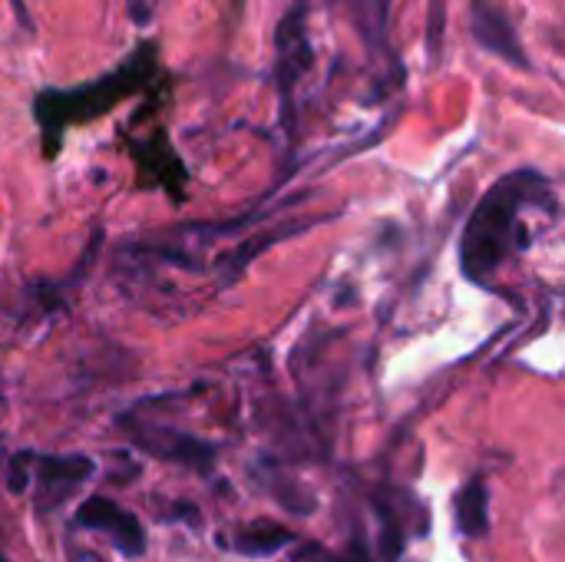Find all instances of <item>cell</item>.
<instances>
[{"label": "cell", "instance_id": "cell-1", "mask_svg": "<svg viewBox=\"0 0 565 562\" xmlns=\"http://www.w3.org/2000/svg\"><path fill=\"white\" fill-rule=\"evenodd\" d=\"M526 212H556V189L543 172L516 169L487 189L460 238V265L470 282L483 285L513 252L530 248Z\"/></svg>", "mask_w": 565, "mask_h": 562}, {"label": "cell", "instance_id": "cell-2", "mask_svg": "<svg viewBox=\"0 0 565 562\" xmlns=\"http://www.w3.org/2000/svg\"><path fill=\"white\" fill-rule=\"evenodd\" d=\"M156 70H159V50H156V43L146 40L116 70H109L103 76L83 83V86H73V89H40L33 96V119L40 123L46 156L56 152L60 136H63L66 126L86 123L93 116H103L119 99H126L139 86H146Z\"/></svg>", "mask_w": 565, "mask_h": 562}, {"label": "cell", "instance_id": "cell-3", "mask_svg": "<svg viewBox=\"0 0 565 562\" xmlns=\"http://www.w3.org/2000/svg\"><path fill=\"white\" fill-rule=\"evenodd\" d=\"M308 17H311V0H291L281 23L275 26V83L281 93L285 119H291V96L298 79L315 63L311 40H308Z\"/></svg>", "mask_w": 565, "mask_h": 562}, {"label": "cell", "instance_id": "cell-4", "mask_svg": "<svg viewBox=\"0 0 565 562\" xmlns=\"http://www.w3.org/2000/svg\"><path fill=\"white\" fill-rule=\"evenodd\" d=\"M93 460L70 454V457H46L33 454L30 457V484H33V503L40 513H50L60 507L66 497H73L89 477H93Z\"/></svg>", "mask_w": 565, "mask_h": 562}, {"label": "cell", "instance_id": "cell-5", "mask_svg": "<svg viewBox=\"0 0 565 562\" xmlns=\"http://www.w3.org/2000/svg\"><path fill=\"white\" fill-rule=\"evenodd\" d=\"M470 30L480 50L500 56L503 63L516 66V70H533V60L513 26V20L507 17V10L497 0H473L470 3Z\"/></svg>", "mask_w": 565, "mask_h": 562}, {"label": "cell", "instance_id": "cell-6", "mask_svg": "<svg viewBox=\"0 0 565 562\" xmlns=\"http://www.w3.org/2000/svg\"><path fill=\"white\" fill-rule=\"evenodd\" d=\"M76 527L83 530H96V533H106L113 540V547L126 556V560H139L146 553V530L142 523L122 510L119 503L106 500V497H89L76 507Z\"/></svg>", "mask_w": 565, "mask_h": 562}, {"label": "cell", "instance_id": "cell-7", "mask_svg": "<svg viewBox=\"0 0 565 562\" xmlns=\"http://www.w3.org/2000/svg\"><path fill=\"white\" fill-rule=\"evenodd\" d=\"M490 490L483 484V477H473L460 494H457V530L467 540H480L490 530Z\"/></svg>", "mask_w": 565, "mask_h": 562}, {"label": "cell", "instance_id": "cell-8", "mask_svg": "<svg viewBox=\"0 0 565 562\" xmlns=\"http://www.w3.org/2000/svg\"><path fill=\"white\" fill-rule=\"evenodd\" d=\"M291 543H295L291 530L275 527V523H255V527H248V530H242L235 537L232 550L242 553V556H271V553H278V550H285Z\"/></svg>", "mask_w": 565, "mask_h": 562}, {"label": "cell", "instance_id": "cell-9", "mask_svg": "<svg viewBox=\"0 0 565 562\" xmlns=\"http://www.w3.org/2000/svg\"><path fill=\"white\" fill-rule=\"evenodd\" d=\"M331 3H338V0H331ZM344 3L354 10V23L367 36V46L374 53L377 50L387 53V10H391V0H344Z\"/></svg>", "mask_w": 565, "mask_h": 562}, {"label": "cell", "instance_id": "cell-10", "mask_svg": "<svg viewBox=\"0 0 565 562\" xmlns=\"http://www.w3.org/2000/svg\"><path fill=\"white\" fill-rule=\"evenodd\" d=\"M444 26H447V7H444V0H430L427 46H430V56L434 60H440V53H444Z\"/></svg>", "mask_w": 565, "mask_h": 562}, {"label": "cell", "instance_id": "cell-11", "mask_svg": "<svg viewBox=\"0 0 565 562\" xmlns=\"http://www.w3.org/2000/svg\"><path fill=\"white\" fill-rule=\"evenodd\" d=\"M0 562H3V560H0Z\"/></svg>", "mask_w": 565, "mask_h": 562}]
</instances>
